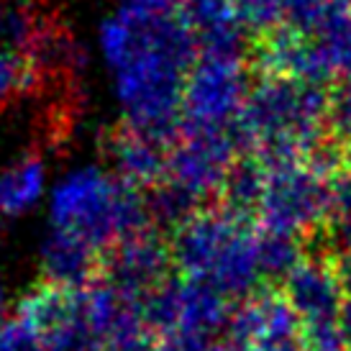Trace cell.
Listing matches in <instances>:
<instances>
[{
    "instance_id": "cell-1",
    "label": "cell",
    "mask_w": 351,
    "mask_h": 351,
    "mask_svg": "<svg viewBox=\"0 0 351 351\" xmlns=\"http://www.w3.org/2000/svg\"><path fill=\"white\" fill-rule=\"evenodd\" d=\"M98 54L123 128L172 144L182 95L197 59L193 34L177 13L121 3L98 26Z\"/></svg>"
},
{
    "instance_id": "cell-2",
    "label": "cell",
    "mask_w": 351,
    "mask_h": 351,
    "mask_svg": "<svg viewBox=\"0 0 351 351\" xmlns=\"http://www.w3.org/2000/svg\"><path fill=\"white\" fill-rule=\"evenodd\" d=\"M47 236L41 269L47 285L80 287L98 280L110 254L136 236L154 231L147 193L98 165L59 175L47 200Z\"/></svg>"
},
{
    "instance_id": "cell-3",
    "label": "cell",
    "mask_w": 351,
    "mask_h": 351,
    "mask_svg": "<svg viewBox=\"0 0 351 351\" xmlns=\"http://www.w3.org/2000/svg\"><path fill=\"white\" fill-rule=\"evenodd\" d=\"M328 88L285 75H254L252 93L236 123L244 154L262 159L264 167L308 162L328 138Z\"/></svg>"
},
{
    "instance_id": "cell-4",
    "label": "cell",
    "mask_w": 351,
    "mask_h": 351,
    "mask_svg": "<svg viewBox=\"0 0 351 351\" xmlns=\"http://www.w3.org/2000/svg\"><path fill=\"white\" fill-rule=\"evenodd\" d=\"M254 241L256 226L218 205L203 208L172 228V267L180 277L208 285L236 305L264 287Z\"/></svg>"
},
{
    "instance_id": "cell-5",
    "label": "cell",
    "mask_w": 351,
    "mask_h": 351,
    "mask_svg": "<svg viewBox=\"0 0 351 351\" xmlns=\"http://www.w3.org/2000/svg\"><path fill=\"white\" fill-rule=\"evenodd\" d=\"M267 187L256 226L269 231L315 239L326 231L333 203V180L308 162L267 167Z\"/></svg>"
},
{
    "instance_id": "cell-6",
    "label": "cell",
    "mask_w": 351,
    "mask_h": 351,
    "mask_svg": "<svg viewBox=\"0 0 351 351\" xmlns=\"http://www.w3.org/2000/svg\"><path fill=\"white\" fill-rule=\"evenodd\" d=\"M252 77L249 59L197 54L185 82L180 131H231L252 93Z\"/></svg>"
},
{
    "instance_id": "cell-7",
    "label": "cell",
    "mask_w": 351,
    "mask_h": 351,
    "mask_svg": "<svg viewBox=\"0 0 351 351\" xmlns=\"http://www.w3.org/2000/svg\"><path fill=\"white\" fill-rule=\"evenodd\" d=\"M226 341L241 351H305V331L280 287H262L236 302Z\"/></svg>"
},
{
    "instance_id": "cell-8",
    "label": "cell",
    "mask_w": 351,
    "mask_h": 351,
    "mask_svg": "<svg viewBox=\"0 0 351 351\" xmlns=\"http://www.w3.org/2000/svg\"><path fill=\"white\" fill-rule=\"evenodd\" d=\"M280 290L300 318L302 328L336 323L341 318L346 293L336 272V262L328 256V252H308L293 274L280 285Z\"/></svg>"
},
{
    "instance_id": "cell-9",
    "label": "cell",
    "mask_w": 351,
    "mask_h": 351,
    "mask_svg": "<svg viewBox=\"0 0 351 351\" xmlns=\"http://www.w3.org/2000/svg\"><path fill=\"white\" fill-rule=\"evenodd\" d=\"M108 277L118 290H123L128 298L144 302L159 285H165L172 274V254L169 241H162L154 231L136 236L118 246L108 259Z\"/></svg>"
},
{
    "instance_id": "cell-10",
    "label": "cell",
    "mask_w": 351,
    "mask_h": 351,
    "mask_svg": "<svg viewBox=\"0 0 351 351\" xmlns=\"http://www.w3.org/2000/svg\"><path fill=\"white\" fill-rule=\"evenodd\" d=\"M180 16L187 23L197 47V54L215 57H252L244 21L236 10L234 0H182Z\"/></svg>"
},
{
    "instance_id": "cell-11",
    "label": "cell",
    "mask_w": 351,
    "mask_h": 351,
    "mask_svg": "<svg viewBox=\"0 0 351 351\" xmlns=\"http://www.w3.org/2000/svg\"><path fill=\"white\" fill-rule=\"evenodd\" d=\"M54 180L36 154L19 156L0 169V221H16L47 205Z\"/></svg>"
},
{
    "instance_id": "cell-12",
    "label": "cell",
    "mask_w": 351,
    "mask_h": 351,
    "mask_svg": "<svg viewBox=\"0 0 351 351\" xmlns=\"http://www.w3.org/2000/svg\"><path fill=\"white\" fill-rule=\"evenodd\" d=\"M167 154H169L167 141L123 128L121 136L113 141V167L110 169L141 193H147V190L154 193L165 180Z\"/></svg>"
},
{
    "instance_id": "cell-13",
    "label": "cell",
    "mask_w": 351,
    "mask_h": 351,
    "mask_svg": "<svg viewBox=\"0 0 351 351\" xmlns=\"http://www.w3.org/2000/svg\"><path fill=\"white\" fill-rule=\"evenodd\" d=\"M267 175H269V169L264 167L262 159H256L254 154H241L231 167L223 190L215 200L218 208H223L226 213H231L239 221L256 226L259 205H262L264 187H267Z\"/></svg>"
},
{
    "instance_id": "cell-14",
    "label": "cell",
    "mask_w": 351,
    "mask_h": 351,
    "mask_svg": "<svg viewBox=\"0 0 351 351\" xmlns=\"http://www.w3.org/2000/svg\"><path fill=\"white\" fill-rule=\"evenodd\" d=\"M254 249H256V267L267 287L282 285L311 252L305 246V239L282 234V231H269V228H256Z\"/></svg>"
},
{
    "instance_id": "cell-15",
    "label": "cell",
    "mask_w": 351,
    "mask_h": 351,
    "mask_svg": "<svg viewBox=\"0 0 351 351\" xmlns=\"http://www.w3.org/2000/svg\"><path fill=\"white\" fill-rule=\"evenodd\" d=\"M323 234L331 241L333 256L351 254V169L333 180L331 215Z\"/></svg>"
},
{
    "instance_id": "cell-16",
    "label": "cell",
    "mask_w": 351,
    "mask_h": 351,
    "mask_svg": "<svg viewBox=\"0 0 351 351\" xmlns=\"http://www.w3.org/2000/svg\"><path fill=\"white\" fill-rule=\"evenodd\" d=\"M36 77V64L29 51L0 44V106L23 95Z\"/></svg>"
},
{
    "instance_id": "cell-17",
    "label": "cell",
    "mask_w": 351,
    "mask_h": 351,
    "mask_svg": "<svg viewBox=\"0 0 351 351\" xmlns=\"http://www.w3.org/2000/svg\"><path fill=\"white\" fill-rule=\"evenodd\" d=\"M246 31L254 39H262L287 26L290 3L293 0H234Z\"/></svg>"
},
{
    "instance_id": "cell-18",
    "label": "cell",
    "mask_w": 351,
    "mask_h": 351,
    "mask_svg": "<svg viewBox=\"0 0 351 351\" xmlns=\"http://www.w3.org/2000/svg\"><path fill=\"white\" fill-rule=\"evenodd\" d=\"M326 134L328 141L351 156V80H333L328 88L326 108Z\"/></svg>"
},
{
    "instance_id": "cell-19",
    "label": "cell",
    "mask_w": 351,
    "mask_h": 351,
    "mask_svg": "<svg viewBox=\"0 0 351 351\" xmlns=\"http://www.w3.org/2000/svg\"><path fill=\"white\" fill-rule=\"evenodd\" d=\"M333 262H336V272H339L343 293H346V298H351V254L333 256Z\"/></svg>"
},
{
    "instance_id": "cell-20",
    "label": "cell",
    "mask_w": 351,
    "mask_h": 351,
    "mask_svg": "<svg viewBox=\"0 0 351 351\" xmlns=\"http://www.w3.org/2000/svg\"><path fill=\"white\" fill-rule=\"evenodd\" d=\"M339 323H341L343 339H346V346H349V351H351V298H346V302H343Z\"/></svg>"
},
{
    "instance_id": "cell-21",
    "label": "cell",
    "mask_w": 351,
    "mask_h": 351,
    "mask_svg": "<svg viewBox=\"0 0 351 351\" xmlns=\"http://www.w3.org/2000/svg\"><path fill=\"white\" fill-rule=\"evenodd\" d=\"M5 305H8V287H5V280H3V272H0V323L5 318Z\"/></svg>"
},
{
    "instance_id": "cell-22",
    "label": "cell",
    "mask_w": 351,
    "mask_h": 351,
    "mask_svg": "<svg viewBox=\"0 0 351 351\" xmlns=\"http://www.w3.org/2000/svg\"><path fill=\"white\" fill-rule=\"evenodd\" d=\"M203 351H241V349H236V346L231 341L221 339V341H215V343H210V346H205Z\"/></svg>"
},
{
    "instance_id": "cell-23",
    "label": "cell",
    "mask_w": 351,
    "mask_h": 351,
    "mask_svg": "<svg viewBox=\"0 0 351 351\" xmlns=\"http://www.w3.org/2000/svg\"><path fill=\"white\" fill-rule=\"evenodd\" d=\"M333 3H339V5H343V8H351V0H333Z\"/></svg>"
}]
</instances>
